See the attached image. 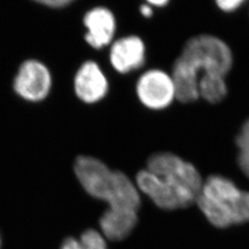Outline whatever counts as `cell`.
Masks as SVG:
<instances>
[{
	"label": "cell",
	"mask_w": 249,
	"mask_h": 249,
	"mask_svg": "<svg viewBox=\"0 0 249 249\" xmlns=\"http://www.w3.org/2000/svg\"><path fill=\"white\" fill-rule=\"evenodd\" d=\"M0 245H1V241H0Z\"/></svg>",
	"instance_id": "e0dca14e"
},
{
	"label": "cell",
	"mask_w": 249,
	"mask_h": 249,
	"mask_svg": "<svg viewBox=\"0 0 249 249\" xmlns=\"http://www.w3.org/2000/svg\"><path fill=\"white\" fill-rule=\"evenodd\" d=\"M246 1L247 0H215L218 8L227 13L239 9Z\"/></svg>",
	"instance_id": "4fadbf2b"
},
{
	"label": "cell",
	"mask_w": 249,
	"mask_h": 249,
	"mask_svg": "<svg viewBox=\"0 0 249 249\" xmlns=\"http://www.w3.org/2000/svg\"><path fill=\"white\" fill-rule=\"evenodd\" d=\"M231 66V49L222 39L210 35L192 37L173 67L177 99L184 104L196 101L199 98V79L208 76L226 77Z\"/></svg>",
	"instance_id": "3957f363"
},
{
	"label": "cell",
	"mask_w": 249,
	"mask_h": 249,
	"mask_svg": "<svg viewBox=\"0 0 249 249\" xmlns=\"http://www.w3.org/2000/svg\"><path fill=\"white\" fill-rule=\"evenodd\" d=\"M136 182L156 206L166 211L185 209L196 202L203 185L193 164L170 152L151 155Z\"/></svg>",
	"instance_id": "7a4b0ae2"
},
{
	"label": "cell",
	"mask_w": 249,
	"mask_h": 249,
	"mask_svg": "<svg viewBox=\"0 0 249 249\" xmlns=\"http://www.w3.org/2000/svg\"><path fill=\"white\" fill-rule=\"evenodd\" d=\"M83 22L87 29L85 40L91 47L101 49L111 44L116 30V18L111 10L94 8L87 12Z\"/></svg>",
	"instance_id": "9c48e42d"
},
{
	"label": "cell",
	"mask_w": 249,
	"mask_h": 249,
	"mask_svg": "<svg viewBox=\"0 0 249 249\" xmlns=\"http://www.w3.org/2000/svg\"><path fill=\"white\" fill-rule=\"evenodd\" d=\"M146 48L138 36L122 37L111 46L110 62L116 71L126 74L140 69L145 62Z\"/></svg>",
	"instance_id": "52a82bcc"
},
{
	"label": "cell",
	"mask_w": 249,
	"mask_h": 249,
	"mask_svg": "<svg viewBox=\"0 0 249 249\" xmlns=\"http://www.w3.org/2000/svg\"><path fill=\"white\" fill-rule=\"evenodd\" d=\"M74 85L78 97L87 104L102 100L108 91L107 77L98 64L93 61H87L80 67Z\"/></svg>",
	"instance_id": "ba28073f"
},
{
	"label": "cell",
	"mask_w": 249,
	"mask_h": 249,
	"mask_svg": "<svg viewBox=\"0 0 249 249\" xmlns=\"http://www.w3.org/2000/svg\"><path fill=\"white\" fill-rule=\"evenodd\" d=\"M198 96L211 104H218L226 97L228 88L225 77L208 76L198 80Z\"/></svg>",
	"instance_id": "30bf717a"
},
{
	"label": "cell",
	"mask_w": 249,
	"mask_h": 249,
	"mask_svg": "<svg viewBox=\"0 0 249 249\" xmlns=\"http://www.w3.org/2000/svg\"><path fill=\"white\" fill-rule=\"evenodd\" d=\"M239 149L238 163L243 173L249 178V119L245 122L236 139Z\"/></svg>",
	"instance_id": "7c38bea8"
},
{
	"label": "cell",
	"mask_w": 249,
	"mask_h": 249,
	"mask_svg": "<svg viewBox=\"0 0 249 249\" xmlns=\"http://www.w3.org/2000/svg\"><path fill=\"white\" fill-rule=\"evenodd\" d=\"M36 1L41 3V4L46 5L48 7L61 8V7H65L69 4H71L74 0H36Z\"/></svg>",
	"instance_id": "5bb4252c"
},
{
	"label": "cell",
	"mask_w": 249,
	"mask_h": 249,
	"mask_svg": "<svg viewBox=\"0 0 249 249\" xmlns=\"http://www.w3.org/2000/svg\"><path fill=\"white\" fill-rule=\"evenodd\" d=\"M138 98L152 110H160L169 107L177 99V88L172 75L160 70L144 72L137 81Z\"/></svg>",
	"instance_id": "5b68a950"
},
{
	"label": "cell",
	"mask_w": 249,
	"mask_h": 249,
	"mask_svg": "<svg viewBox=\"0 0 249 249\" xmlns=\"http://www.w3.org/2000/svg\"><path fill=\"white\" fill-rule=\"evenodd\" d=\"M51 75L44 64L36 60L23 63L14 81V88L19 96L32 102L46 97L51 88Z\"/></svg>",
	"instance_id": "8992f818"
},
{
	"label": "cell",
	"mask_w": 249,
	"mask_h": 249,
	"mask_svg": "<svg viewBox=\"0 0 249 249\" xmlns=\"http://www.w3.org/2000/svg\"><path fill=\"white\" fill-rule=\"evenodd\" d=\"M60 249H107L104 236L99 231L89 229L84 231L80 240L67 238Z\"/></svg>",
	"instance_id": "8fae6325"
},
{
	"label": "cell",
	"mask_w": 249,
	"mask_h": 249,
	"mask_svg": "<svg viewBox=\"0 0 249 249\" xmlns=\"http://www.w3.org/2000/svg\"><path fill=\"white\" fill-rule=\"evenodd\" d=\"M196 202L209 222L218 228L249 222V192L222 176H212L203 182Z\"/></svg>",
	"instance_id": "277c9868"
},
{
	"label": "cell",
	"mask_w": 249,
	"mask_h": 249,
	"mask_svg": "<svg viewBox=\"0 0 249 249\" xmlns=\"http://www.w3.org/2000/svg\"><path fill=\"white\" fill-rule=\"evenodd\" d=\"M150 6L154 7H163L168 4L169 0H146Z\"/></svg>",
	"instance_id": "2e32d148"
},
{
	"label": "cell",
	"mask_w": 249,
	"mask_h": 249,
	"mask_svg": "<svg viewBox=\"0 0 249 249\" xmlns=\"http://www.w3.org/2000/svg\"><path fill=\"white\" fill-rule=\"evenodd\" d=\"M75 173L90 196L107 201L109 210L102 216L100 226L108 239L125 238L138 222L141 197L133 183L123 173L110 170L98 159L80 156Z\"/></svg>",
	"instance_id": "6da1fadb"
},
{
	"label": "cell",
	"mask_w": 249,
	"mask_h": 249,
	"mask_svg": "<svg viewBox=\"0 0 249 249\" xmlns=\"http://www.w3.org/2000/svg\"><path fill=\"white\" fill-rule=\"evenodd\" d=\"M141 13L144 17L150 18L153 14V10H152L151 6H150L149 4H144L141 7Z\"/></svg>",
	"instance_id": "9a60e30c"
}]
</instances>
